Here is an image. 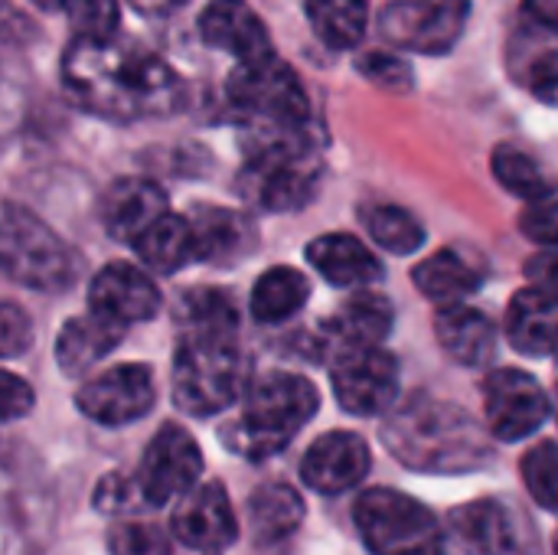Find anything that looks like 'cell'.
<instances>
[{"instance_id": "cell-1", "label": "cell", "mask_w": 558, "mask_h": 555, "mask_svg": "<svg viewBox=\"0 0 558 555\" xmlns=\"http://www.w3.org/2000/svg\"><path fill=\"white\" fill-rule=\"evenodd\" d=\"M62 88L82 111L108 121L167 118L183 105V79L157 52L118 36H75L62 56Z\"/></svg>"}, {"instance_id": "cell-2", "label": "cell", "mask_w": 558, "mask_h": 555, "mask_svg": "<svg viewBox=\"0 0 558 555\" xmlns=\"http://www.w3.org/2000/svg\"><path fill=\"white\" fill-rule=\"evenodd\" d=\"M383 445L418 474H471L494 461L490 429L454 402L409 396L383 422Z\"/></svg>"}, {"instance_id": "cell-3", "label": "cell", "mask_w": 558, "mask_h": 555, "mask_svg": "<svg viewBox=\"0 0 558 555\" xmlns=\"http://www.w3.org/2000/svg\"><path fill=\"white\" fill-rule=\"evenodd\" d=\"M317 406L320 396L311 379L275 370L245 389L239 419L226 422L219 438L232 455L265 461L291 445V438L317 415Z\"/></svg>"}, {"instance_id": "cell-4", "label": "cell", "mask_w": 558, "mask_h": 555, "mask_svg": "<svg viewBox=\"0 0 558 555\" xmlns=\"http://www.w3.org/2000/svg\"><path fill=\"white\" fill-rule=\"evenodd\" d=\"M248 360L235 337L183 334L173 357V402L186 415L209 419L245 396Z\"/></svg>"}, {"instance_id": "cell-5", "label": "cell", "mask_w": 558, "mask_h": 555, "mask_svg": "<svg viewBox=\"0 0 558 555\" xmlns=\"http://www.w3.org/2000/svg\"><path fill=\"white\" fill-rule=\"evenodd\" d=\"M0 258L10 281L43 294H62L78 278V255L43 219L16 203L3 206Z\"/></svg>"}, {"instance_id": "cell-6", "label": "cell", "mask_w": 558, "mask_h": 555, "mask_svg": "<svg viewBox=\"0 0 558 555\" xmlns=\"http://www.w3.org/2000/svg\"><path fill=\"white\" fill-rule=\"evenodd\" d=\"M353 523L373 555H445L438 517L409 494L369 487L353 504Z\"/></svg>"}, {"instance_id": "cell-7", "label": "cell", "mask_w": 558, "mask_h": 555, "mask_svg": "<svg viewBox=\"0 0 558 555\" xmlns=\"http://www.w3.org/2000/svg\"><path fill=\"white\" fill-rule=\"evenodd\" d=\"M229 105L248 124V131L311 128V101L298 72L278 56L258 62H239L226 82Z\"/></svg>"}, {"instance_id": "cell-8", "label": "cell", "mask_w": 558, "mask_h": 555, "mask_svg": "<svg viewBox=\"0 0 558 555\" xmlns=\"http://www.w3.org/2000/svg\"><path fill=\"white\" fill-rule=\"evenodd\" d=\"M471 0H389L379 13L383 36L409 52L441 56L464 36Z\"/></svg>"}, {"instance_id": "cell-9", "label": "cell", "mask_w": 558, "mask_h": 555, "mask_svg": "<svg viewBox=\"0 0 558 555\" xmlns=\"http://www.w3.org/2000/svg\"><path fill=\"white\" fill-rule=\"evenodd\" d=\"M134 478H137L150 510H157V507H163L170 500H180L183 494H190L199 484V478H203V451H199L196 438L183 425L167 422L150 438Z\"/></svg>"}, {"instance_id": "cell-10", "label": "cell", "mask_w": 558, "mask_h": 555, "mask_svg": "<svg viewBox=\"0 0 558 555\" xmlns=\"http://www.w3.org/2000/svg\"><path fill=\"white\" fill-rule=\"evenodd\" d=\"M484 412L494 438L523 442L546 425L553 402L536 376L504 366L490 370L484 379Z\"/></svg>"}, {"instance_id": "cell-11", "label": "cell", "mask_w": 558, "mask_h": 555, "mask_svg": "<svg viewBox=\"0 0 558 555\" xmlns=\"http://www.w3.org/2000/svg\"><path fill=\"white\" fill-rule=\"evenodd\" d=\"M330 383L350 415H383L399 399V363L379 347L347 350L333 357Z\"/></svg>"}, {"instance_id": "cell-12", "label": "cell", "mask_w": 558, "mask_h": 555, "mask_svg": "<svg viewBox=\"0 0 558 555\" xmlns=\"http://www.w3.org/2000/svg\"><path fill=\"white\" fill-rule=\"evenodd\" d=\"M157 402V386L154 373L144 363H118L75 393V406L85 419L105 425V429H121L137 419H144Z\"/></svg>"}, {"instance_id": "cell-13", "label": "cell", "mask_w": 558, "mask_h": 555, "mask_svg": "<svg viewBox=\"0 0 558 555\" xmlns=\"http://www.w3.org/2000/svg\"><path fill=\"white\" fill-rule=\"evenodd\" d=\"M170 533L186 550L203 555H222L239 540V520L232 514L229 494L219 481L196 484L170 514Z\"/></svg>"}, {"instance_id": "cell-14", "label": "cell", "mask_w": 558, "mask_h": 555, "mask_svg": "<svg viewBox=\"0 0 558 555\" xmlns=\"http://www.w3.org/2000/svg\"><path fill=\"white\" fill-rule=\"evenodd\" d=\"M369 468V448L356 432H327L304 451L301 481L324 497H337L360 487Z\"/></svg>"}, {"instance_id": "cell-15", "label": "cell", "mask_w": 558, "mask_h": 555, "mask_svg": "<svg viewBox=\"0 0 558 555\" xmlns=\"http://www.w3.org/2000/svg\"><path fill=\"white\" fill-rule=\"evenodd\" d=\"M88 311L121 327L144 324L160 311V291L141 268L128 262H111L92 278Z\"/></svg>"}, {"instance_id": "cell-16", "label": "cell", "mask_w": 558, "mask_h": 555, "mask_svg": "<svg viewBox=\"0 0 558 555\" xmlns=\"http://www.w3.org/2000/svg\"><path fill=\"white\" fill-rule=\"evenodd\" d=\"M451 530L471 555H523V520L504 500L484 497L451 514Z\"/></svg>"}, {"instance_id": "cell-17", "label": "cell", "mask_w": 558, "mask_h": 555, "mask_svg": "<svg viewBox=\"0 0 558 555\" xmlns=\"http://www.w3.org/2000/svg\"><path fill=\"white\" fill-rule=\"evenodd\" d=\"M199 36L206 46L232 52L239 62H258L265 56H275L262 16L245 0H209L199 13Z\"/></svg>"}, {"instance_id": "cell-18", "label": "cell", "mask_w": 558, "mask_h": 555, "mask_svg": "<svg viewBox=\"0 0 558 555\" xmlns=\"http://www.w3.org/2000/svg\"><path fill=\"white\" fill-rule=\"evenodd\" d=\"M167 213V193L144 177H124L101 196V226L111 239L128 245H134Z\"/></svg>"}, {"instance_id": "cell-19", "label": "cell", "mask_w": 558, "mask_h": 555, "mask_svg": "<svg viewBox=\"0 0 558 555\" xmlns=\"http://www.w3.org/2000/svg\"><path fill=\"white\" fill-rule=\"evenodd\" d=\"M392 330V304L376 294V291H356L343 307L327 321L324 327V343L337 353L347 350H363V347H379Z\"/></svg>"}, {"instance_id": "cell-20", "label": "cell", "mask_w": 558, "mask_h": 555, "mask_svg": "<svg viewBox=\"0 0 558 555\" xmlns=\"http://www.w3.org/2000/svg\"><path fill=\"white\" fill-rule=\"evenodd\" d=\"M435 334L441 350L461 363V366H490L497 357V327L494 321L477 311L461 304H441L438 317H435Z\"/></svg>"}, {"instance_id": "cell-21", "label": "cell", "mask_w": 558, "mask_h": 555, "mask_svg": "<svg viewBox=\"0 0 558 555\" xmlns=\"http://www.w3.org/2000/svg\"><path fill=\"white\" fill-rule=\"evenodd\" d=\"M307 258L337 288H369L383 278L379 258L356 236L347 232L314 239L307 245Z\"/></svg>"}, {"instance_id": "cell-22", "label": "cell", "mask_w": 558, "mask_h": 555, "mask_svg": "<svg viewBox=\"0 0 558 555\" xmlns=\"http://www.w3.org/2000/svg\"><path fill=\"white\" fill-rule=\"evenodd\" d=\"M121 324H111L105 317H98L95 311H88L85 317H72L65 321V327L59 330L56 340V363L65 376H82L88 373L95 363H101L121 340H124Z\"/></svg>"}, {"instance_id": "cell-23", "label": "cell", "mask_w": 558, "mask_h": 555, "mask_svg": "<svg viewBox=\"0 0 558 555\" xmlns=\"http://www.w3.org/2000/svg\"><path fill=\"white\" fill-rule=\"evenodd\" d=\"M507 337L526 357L558 353V301L539 288H526L510 301Z\"/></svg>"}, {"instance_id": "cell-24", "label": "cell", "mask_w": 558, "mask_h": 555, "mask_svg": "<svg viewBox=\"0 0 558 555\" xmlns=\"http://www.w3.org/2000/svg\"><path fill=\"white\" fill-rule=\"evenodd\" d=\"M193 232H196V262L206 265H229L242 255H248L255 249V229L242 213L232 209H199V216L193 219Z\"/></svg>"}, {"instance_id": "cell-25", "label": "cell", "mask_w": 558, "mask_h": 555, "mask_svg": "<svg viewBox=\"0 0 558 555\" xmlns=\"http://www.w3.org/2000/svg\"><path fill=\"white\" fill-rule=\"evenodd\" d=\"M304 500L291 484H265L248 497V527L258 546H275L288 540L304 523Z\"/></svg>"}, {"instance_id": "cell-26", "label": "cell", "mask_w": 558, "mask_h": 555, "mask_svg": "<svg viewBox=\"0 0 558 555\" xmlns=\"http://www.w3.org/2000/svg\"><path fill=\"white\" fill-rule=\"evenodd\" d=\"M134 252L141 255V262L147 268H154L157 275H177L180 268H186L190 262H196V232H193V219L173 216L167 213L163 219H157L137 242Z\"/></svg>"}, {"instance_id": "cell-27", "label": "cell", "mask_w": 558, "mask_h": 555, "mask_svg": "<svg viewBox=\"0 0 558 555\" xmlns=\"http://www.w3.org/2000/svg\"><path fill=\"white\" fill-rule=\"evenodd\" d=\"M412 281L435 304H461L484 285V275L458 252H435L412 272Z\"/></svg>"}, {"instance_id": "cell-28", "label": "cell", "mask_w": 558, "mask_h": 555, "mask_svg": "<svg viewBox=\"0 0 558 555\" xmlns=\"http://www.w3.org/2000/svg\"><path fill=\"white\" fill-rule=\"evenodd\" d=\"M177 327L183 334H213L235 337L239 334V307L232 294L222 288H193L177 304Z\"/></svg>"}, {"instance_id": "cell-29", "label": "cell", "mask_w": 558, "mask_h": 555, "mask_svg": "<svg viewBox=\"0 0 558 555\" xmlns=\"http://www.w3.org/2000/svg\"><path fill=\"white\" fill-rule=\"evenodd\" d=\"M304 13L327 49H353L366 36V0H307Z\"/></svg>"}, {"instance_id": "cell-30", "label": "cell", "mask_w": 558, "mask_h": 555, "mask_svg": "<svg viewBox=\"0 0 558 555\" xmlns=\"http://www.w3.org/2000/svg\"><path fill=\"white\" fill-rule=\"evenodd\" d=\"M311 298V285L301 272L294 268H271L255 281L252 291V314L262 324H281L294 317Z\"/></svg>"}, {"instance_id": "cell-31", "label": "cell", "mask_w": 558, "mask_h": 555, "mask_svg": "<svg viewBox=\"0 0 558 555\" xmlns=\"http://www.w3.org/2000/svg\"><path fill=\"white\" fill-rule=\"evenodd\" d=\"M494 177H497L513 196H520V200H526V203L546 200L549 190H553L549 180L543 177L539 164H536L526 150H520V147H513V144H500V147L494 150Z\"/></svg>"}, {"instance_id": "cell-32", "label": "cell", "mask_w": 558, "mask_h": 555, "mask_svg": "<svg viewBox=\"0 0 558 555\" xmlns=\"http://www.w3.org/2000/svg\"><path fill=\"white\" fill-rule=\"evenodd\" d=\"M366 229L392 255H412L425 242V226L402 206H373L366 213Z\"/></svg>"}, {"instance_id": "cell-33", "label": "cell", "mask_w": 558, "mask_h": 555, "mask_svg": "<svg viewBox=\"0 0 558 555\" xmlns=\"http://www.w3.org/2000/svg\"><path fill=\"white\" fill-rule=\"evenodd\" d=\"M523 484L530 497L543 507L558 514V445L556 442H539L533 445L523 461H520Z\"/></svg>"}, {"instance_id": "cell-34", "label": "cell", "mask_w": 558, "mask_h": 555, "mask_svg": "<svg viewBox=\"0 0 558 555\" xmlns=\"http://www.w3.org/2000/svg\"><path fill=\"white\" fill-rule=\"evenodd\" d=\"M108 553L111 555H170V536L154 520L128 517L108 530Z\"/></svg>"}, {"instance_id": "cell-35", "label": "cell", "mask_w": 558, "mask_h": 555, "mask_svg": "<svg viewBox=\"0 0 558 555\" xmlns=\"http://www.w3.org/2000/svg\"><path fill=\"white\" fill-rule=\"evenodd\" d=\"M59 7L69 26L75 29V36H85V39L118 36V23H121L118 0H59Z\"/></svg>"}, {"instance_id": "cell-36", "label": "cell", "mask_w": 558, "mask_h": 555, "mask_svg": "<svg viewBox=\"0 0 558 555\" xmlns=\"http://www.w3.org/2000/svg\"><path fill=\"white\" fill-rule=\"evenodd\" d=\"M92 504L98 514H108V517H124V514L134 517V514L150 510L137 478H128V474H105L95 487Z\"/></svg>"}, {"instance_id": "cell-37", "label": "cell", "mask_w": 558, "mask_h": 555, "mask_svg": "<svg viewBox=\"0 0 558 555\" xmlns=\"http://www.w3.org/2000/svg\"><path fill=\"white\" fill-rule=\"evenodd\" d=\"M523 85L530 88L533 98L546 101V105H558V46L539 49L526 69H523Z\"/></svg>"}, {"instance_id": "cell-38", "label": "cell", "mask_w": 558, "mask_h": 555, "mask_svg": "<svg viewBox=\"0 0 558 555\" xmlns=\"http://www.w3.org/2000/svg\"><path fill=\"white\" fill-rule=\"evenodd\" d=\"M356 69H360L369 82H376V85H383V88H396V92L409 88V82H412L409 62L399 59V56H389V52H366V56L356 62Z\"/></svg>"}, {"instance_id": "cell-39", "label": "cell", "mask_w": 558, "mask_h": 555, "mask_svg": "<svg viewBox=\"0 0 558 555\" xmlns=\"http://www.w3.org/2000/svg\"><path fill=\"white\" fill-rule=\"evenodd\" d=\"M520 229L526 239H533L536 245L558 249V200H536L526 206V213L520 216Z\"/></svg>"}, {"instance_id": "cell-40", "label": "cell", "mask_w": 558, "mask_h": 555, "mask_svg": "<svg viewBox=\"0 0 558 555\" xmlns=\"http://www.w3.org/2000/svg\"><path fill=\"white\" fill-rule=\"evenodd\" d=\"M29 343H33V324H29V317L13 301H3V307H0V353L7 360H13V357L26 353Z\"/></svg>"}, {"instance_id": "cell-41", "label": "cell", "mask_w": 558, "mask_h": 555, "mask_svg": "<svg viewBox=\"0 0 558 555\" xmlns=\"http://www.w3.org/2000/svg\"><path fill=\"white\" fill-rule=\"evenodd\" d=\"M33 409V389L16 373H3V422H16Z\"/></svg>"}, {"instance_id": "cell-42", "label": "cell", "mask_w": 558, "mask_h": 555, "mask_svg": "<svg viewBox=\"0 0 558 555\" xmlns=\"http://www.w3.org/2000/svg\"><path fill=\"white\" fill-rule=\"evenodd\" d=\"M523 23L539 36H558V0H523Z\"/></svg>"}, {"instance_id": "cell-43", "label": "cell", "mask_w": 558, "mask_h": 555, "mask_svg": "<svg viewBox=\"0 0 558 555\" xmlns=\"http://www.w3.org/2000/svg\"><path fill=\"white\" fill-rule=\"evenodd\" d=\"M526 278H530L533 288H539L543 294H549V298L558 301V252H546V255L530 258Z\"/></svg>"}, {"instance_id": "cell-44", "label": "cell", "mask_w": 558, "mask_h": 555, "mask_svg": "<svg viewBox=\"0 0 558 555\" xmlns=\"http://www.w3.org/2000/svg\"><path fill=\"white\" fill-rule=\"evenodd\" d=\"M137 13H144V16H163V13H173L180 3H186V0H128Z\"/></svg>"}, {"instance_id": "cell-45", "label": "cell", "mask_w": 558, "mask_h": 555, "mask_svg": "<svg viewBox=\"0 0 558 555\" xmlns=\"http://www.w3.org/2000/svg\"><path fill=\"white\" fill-rule=\"evenodd\" d=\"M556 555H558V533H556Z\"/></svg>"}]
</instances>
